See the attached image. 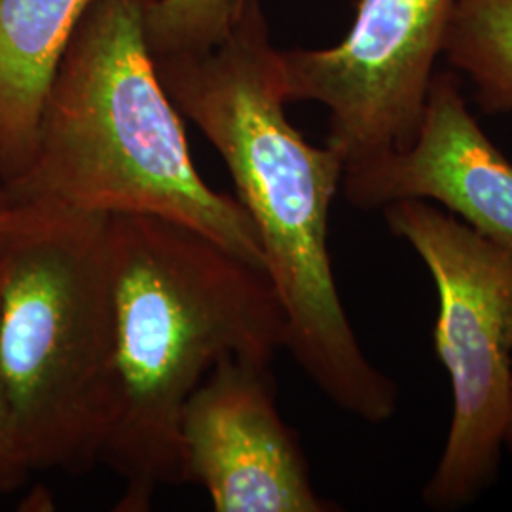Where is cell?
Wrapping results in <instances>:
<instances>
[{"mask_svg": "<svg viewBox=\"0 0 512 512\" xmlns=\"http://www.w3.org/2000/svg\"><path fill=\"white\" fill-rule=\"evenodd\" d=\"M152 61L173 105L217 148L236 184L283 308L285 349L338 408L368 423L391 420L399 389L368 361L332 272L330 207L344 164L287 118L279 50L260 2L245 4L217 46Z\"/></svg>", "mask_w": 512, "mask_h": 512, "instance_id": "obj_1", "label": "cell"}, {"mask_svg": "<svg viewBox=\"0 0 512 512\" xmlns=\"http://www.w3.org/2000/svg\"><path fill=\"white\" fill-rule=\"evenodd\" d=\"M116 401L101 463L124 484L118 512H145L184 482V404L224 357L272 365L287 323L251 262L179 222L107 217Z\"/></svg>", "mask_w": 512, "mask_h": 512, "instance_id": "obj_2", "label": "cell"}, {"mask_svg": "<svg viewBox=\"0 0 512 512\" xmlns=\"http://www.w3.org/2000/svg\"><path fill=\"white\" fill-rule=\"evenodd\" d=\"M2 186L61 211L179 222L264 270L238 198L194 165L183 116L148 52L141 0H95L84 14L46 97L33 160Z\"/></svg>", "mask_w": 512, "mask_h": 512, "instance_id": "obj_3", "label": "cell"}, {"mask_svg": "<svg viewBox=\"0 0 512 512\" xmlns=\"http://www.w3.org/2000/svg\"><path fill=\"white\" fill-rule=\"evenodd\" d=\"M35 205L4 253L0 384L31 473L86 475L116 401L107 215Z\"/></svg>", "mask_w": 512, "mask_h": 512, "instance_id": "obj_4", "label": "cell"}, {"mask_svg": "<svg viewBox=\"0 0 512 512\" xmlns=\"http://www.w3.org/2000/svg\"><path fill=\"white\" fill-rule=\"evenodd\" d=\"M437 285L435 351L452 384V423L423 490L437 511L471 505L499 475L512 387V251L427 200L385 205Z\"/></svg>", "mask_w": 512, "mask_h": 512, "instance_id": "obj_5", "label": "cell"}, {"mask_svg": "<svg viewBox=\"0 0 512 512\" xmlns=\"http://www.w3.org/2000/svg\"><path fill=\"white\" fill-rule=\"evenodd\" d=\"M452 8L454 0H359L340 44L279 50L287 103L329 110L327 147L344 171L416 139Z\"/></svg>", "mask_w": 512, "mask_h": 512, "instance_id": "obj_6", "label": "cell"}, {"mask_svg": "<svg viewBox=\"0 0 512 512\" xmlns=\"http://www.w3.org/2000/svg\"><path fill=\"white\" fill-rule=\"evenodd\" d=\"M184 482L217 512H330L308 461L275 406L272 365L224 357L184 404Z\"/></svg>", "mask_w": 512, "mask_h": 512, "instance_id": "obj_7", "label": "cell"}, {"mask_svg": "<svg viewBox=\"0 0 512 512\" xmlns=\"http://www.w3.org/2000/svg\"><path fill=\"white\" fill-rule=\"evenodd\" d=\"M340 190L365 211L401 200L439 203L512 251V164L467 109L452 69L435 74L416 139L399 152L346 169Z\"/></svg>", "mask_w": 512, "mask_h": 512, "instance_id": "obj_8", "label": "cell"}, {"mask_svg": "<svg viewBox=\"0 0 512 512\" xmlns=\"http://www.w3.org/2000/svg\"><path fill=\"white\" fill-rule=\"evenodd\" d=\"M95 0H0V183L31 164L46 97Z\"/></svg>", "mask_w": 512, "mask_h": 512, "instance_id": "obj_9", "label": "cell"}, {"mask_svg": "<svg viewBox=\"0 0 512 512\" xmlns=\"http://www.w3.org/2000/svg\"><path fill=\"white\" fill-rule=\"evenodd\" d=\"M442 57L480 109L512 112V0H454Z\"/></svg>", "mask_w": 512, "mask_h": 512, "instance_id": "obj_10", "label": "cell"}, {"mask_svg": "<svg viewBox=\"0 0 512 512\" xmlns=\"http://www.w3.org/2000/svg\"><path fill=\"white\" fill-rule=\"evenodd\" d=\"M249 0H141L150 55L202 52L230 33Z\"/></svg>", "mask_w": 512, "mask_h": 512, "instance_id": "obj_11", "label": "cell"}, {"mask_svg": "<svg viewBox=\"0 0 512 512\" xmlns=\"http://www.w3.org/2000/svg\"><path fill=\"white\" fill-rule=\"evenodd\" d=\"M4 253H0V287L4 275ZM31 475L25 459L19 452L18 440L10 420V410L0 384V495L12 494L21 488Z\"/></svg>", "mask_w": 512, "mask_h": 512, "instance_id": "obj_12", "label": "cell"}, {"mask_svg": "<svg viewBox=\"0 0 512 512\" xmlns=\"http://www.w3.org/2000/svg\"><path fill=\"white\" fill-rule=\"evenodd\" d=\"M35 203L21 202L0 184V253L10 247L35 215Z\"/></svg>", "mask_w": 512, "mask_h": 512, "instance_id": "obj_13", "label": "cell"}, {"mask_svg": "<svg viewBox=\"0 0 512 512\" xmlns=\"http://www.w3.org/2000/svg\"><path fill=\"white\" fill-rule=\"evenodd\" d=\"M505 446H509L512 452V387H511V408H509V423H507V435H505Z\"/></svg>", "mask_w": 512, "mask_h": 512, "instance_id": "obj_14", "label": "cell"}]
</instances>
